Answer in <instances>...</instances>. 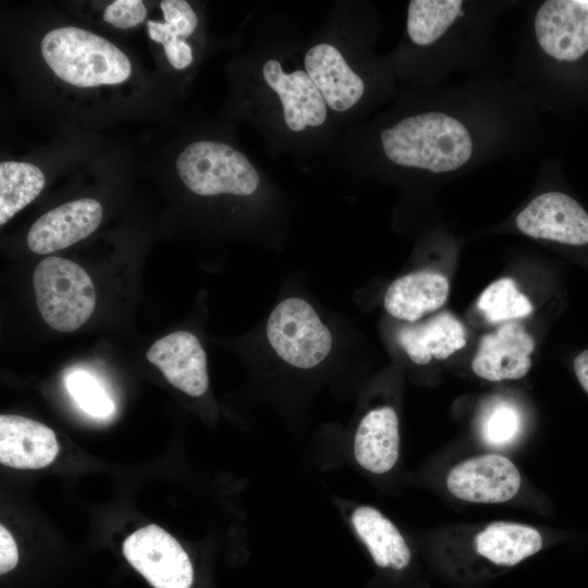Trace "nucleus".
<instances>
[{"instance_id":"f257e3e1","label":"nucleus","mask_w":588,"mask_h":588,"mask_svg":"<svg viewBox=\"0 0 588 588\" xmlns=\"http://www.w3.org/2000/svg\"><path fill=\"white\" fill-rule=\"evenodd\" d=\"M381 143L393 163L434 173L456 170L468 161L473 151L467 128L455 118L441 112L401 120L382 131Z\"/></svg>"},{"instance_id":"f03ea898","label":"nucleus","mask_w":588,"mask_h":588,"mask_svg":"<svg viewBox=\"0 0 588 588\" xmlns=\"http://www.w3.org/2000/svg\"><path fill=\"white\" fill-rule=\"evenodd\" d=\"M40 49L52 72L77 87L120 84L132 72L128 58L117 46L78 27L68 26L48 32Z\"/></svg>"},{"instance_id":"7ed1b4c3","label":"nucleus","mask_w":588,"mask_h":588,"mask_svg":"<svg viewBox=\"0 0 588 588\" xmlns=\"http://www.w3.org/2000/svg\"><path fill=\"white\" fill-rule=\"evenodd\" d=\"M33 285L42 319L58 331L78 329L95 309L94 283L87 272L72 260L45 258L34 271Z\"/></svg>"},{"instance_id":"20e7f679","label":"nucleus","mask_w":588,"mask_h":588,"mask_svg":"<svg viewBox=\"0 0 588 588\" xmlns=\"http://www.w3.org/2000/svg\"><path fill=\"white\" fill-rule=\"evenodd\" d=\"M176 170L185 186L200 196H248L259 185V175L248 159L224 143L189 144L180 154Z\"/></svg>"},{"instance_id":"39448f33","label":"nucleus","mask_w":588,"mask_h":588,"mask_svg":"<svg viewBox=\"0 0 588 588\" xmlns=\"http://www.w3.org/2000/svg\"><path fill=\"white\" fill-rule=\"evenodd\" d=\"M267 339L278 356L291 366L309 369L332 348V335L306 301L289 297L279 303L267 321Z\"/></svg>"},{"instance_id":"423d86ee","label":"nucleus","mask_w":588,"mask_h":588,"mask_svg":"<svg viewBox=\"0 0 588 588\" xmlns=\"http://www.w3.org/2000/svg\"><path fill=\"white\" fill-rule=\"evenodd\" d=\"M127 562L154 588H191L193 565L176 539L150 524L131 534L123 542Z\"/></svg>"},{"instance_id":"0eeeda50","label":"nucleus","mask_w":588,"mask_h":588,"mask_svg":"<svg viewBox=\"0 0 588 588\" xmlns=\"http://www.w3.org/2000/svg\"><path fill=\"white\" fill-rule=\"evenodd\" d=\"M522 477L514 463L501 454H482L455 465L446 488L455 498L474 503H502L519 491Z\"/></svg>"},{"instance_id":"6e6552de","label":"nucleus","mask_w":588,"mask_h":588,"mask_svg":"<svg viewBox=\"0 0 588 588\" xmlns=\"http://www.w3.org/2000/svg\"><path fill=\"white\" fill-rule=\"evenodd\" d=\"M518 230L534 238L588 244V213L571 196L549 192L535 197L516 217Z\"/></svg>"},{"instance_id":"1a4fd4ad","label":"nucleus","mask_w":588,"mask_h":588,"mask_svg":"<svg viewBox=\"0 0 588 588\" xmlns=\"http://www.w3.org/2000/svg\"><path fill=\"white\" fill-rule=\"evenodd\" d=\"M535 32L542 50L560 61L588 51V0H549L539 8Z\"/></svg>"},{"instance_id":"9d476101","label":"nucleus","mask_w":588,"mask_h":588,"mask_svg":"<svg viewBox=\"0 0 588 588\" xmlns=\"http://www.w3.org/2000/svg\"><path fill=\"white\" fill-rule=\"evenodd\" d=\"M102 207L93 198H79L51 209L30 226L27 244L46 255L84 240L100 224Z\"/></svg>"},{"instance_id":"9b49d317","label":"nucleus","mask_w":588,"mask_h":588,"mask_svg":"<svg viewBox=\"0 0 588 588\" xmlns=\"http://www.w3.org/2000/svg\"><path fill=\"white\" fill-rule=\"evenodd\" d=\"M164 378L176 389L191 396H200L208 390L206 353L191 332L175 331L157 340L146 353Z\"/></svg>"},{"instance_id":"f8f14e48","label":"nucleus","mask_w":588,"mask_h":588,"mask_svg":"<svg viewBox=\"0 0 588 588\" xmlns=\"http://www.w3.org/2000/svg\"><path fill=\"white\" fill-rule=\"evenodd\" d=\"M534 348V339L523 326L506 323L480 339L471 369L488 381L520 379L531 367Z\"/></svg>"},{"instance_id":"ddd939ff","label":"nucleus","mask_w":588,"mask_h":588,"mask_svg":"<svg viewBox=\"0 0 588 588\" xmlns=\"http://www.w3.org/2000/svg\"><path fill=\"white\" fill-rule=\"evenodd\" d=\"M262 75L278 94L290 130L301 132L326 121L327 103L306 71L285 73L277 60L270 59L264 64Z\"/></svg>"},{"instance_id":"4468645a","label":"nucleus","mask_w":588,"mask_h":588,"mask_svg":"<svg viewBox=\"0 0 588 588\" xmlns=\"http://www.w3.org/2000/svg\"><path fill=\"white\" fill-rule=\"evenodd\" d=\"M59 453L54 432L46 425L17 415L0 416V463L16 469H39Z\"/></svg>"},{"instance_id":"2eb2a0df","label":"nucleus","mask_w":588,"mask_h":588,"mask_svg":"<svg viewBox=\"0 0 588 588\" xmlns=\"http://www.w3.org/2000/svg\"><path fill=\"white\" fill-rule=\"evenodd\" d=\"M306 73L317 86L327 106L345 111L362 98L363 79L348 66L341 52L328 44L311 47L304 60Z\"/></svg>"},{"instance_id":"dca6fc26","label":"nucleus","mask_w":588,"mask_h":588,"mask_svg":"<svg viewBox=\"0 0 588 588\" xmlns=\"http://www.w3.org/2000/svg\"><path fill=\"white\" fill-rule=\"evenodd\" d=\"M450 292L445 275L432 270H419L394 280L383 297L385 310L394 318L416 322L441 308Z\"/></svg>"},{"instance_id":"f3484780","label":"nucleus","mask_w":588,"mask_h":588,"mask_svg":"<svg viewBox=\"0 0 588 588\" xmlns=\"http://www.w3.org/2000/svg\"><path fill=\"white\" fill-rule=\"evenodd\" d=\"M399 418L390 406L369 411L360 420L354 438V455L358 465L372 473L391 470L399 458Z\"/></svg>"},{"instance_id":"a211bd4d","label":"nucleus","mask_w":588,"mask_h":588,"mask_svg":"<svg viewBox=\"0 0 588 588\" xmlns=\"http://www.w3.org/2000/svg\"><path fill=\"white\" fill-rule=\"evenodd\" d=\"M396 340L412 362L426 365L445 359L466 344V332L451 313H440L426 321L401 327Z\"/></svg>"},{"instance_id":"6ab92c4d","label":"nucleus","mask_w":588,"mask_h":588,"mask_svg":"<svg viewBox=\"0 0 588 588\" xmlns=\"http://www.w3.org/2000/svg\"><path fill=\"white\" fill-rule=\"evenodd\" d=\"M355 532L380 567L403 569L411 562V550L395 525L372 506H358L351 515Z\"/></svg>"},{"instance_id":"aec40b11","label":"nucleus","mask_w":588,"mask_h":588,"mask_svg":"<svg viewBox=\"0 0 588 588\" xmlns=\"http://www.w3.org/2000/svg\"><path fill=\"white\" fill-rule=\"evenodd\" d=\"M474 546L478 554L492 563L513 566L539 552L543 540L534 527L495 522L476 535Z\"/></svg>"},{"instance_id":"412c9836","label":"nucleus","mask_w":588,"mask_h":588,"mask_svg":"<svg viewBox=\"0 0 588 588\" xmlns=\"http://www.w3.org/2000/svg\"><path fill=\"white\" fill-rule=\"evenodd\" d=\"M45 175L28 162L0 163V224L30 204L42 191Z\"/></svg>"},{"instance_id":"4be33fe9","label":"nucleus","mask_w":588,"mask_h":588,"mask_svg":"<svg viewBox=\"0 0 588 588\" xmlns=\"http://www.w3.org/2000/svg\"><path fill=\"white\" fill-rule=\"evenodd\" d=\"M460 0H413L408 4L407 33L416 45L427 46L441 37L461 14Z\"/></svg>"},{"instance_id":"5701e85b","label":"nucleus","mask_w":588,"mask_h":588,"mask_svg":"<svg viewBox=\"0 0 588 588\" xmlns=\"http://www.w3.org/2000/svg\"><path fill=\"white\" fill-rule=\"evenodd\" d=\"M478 308L491 323L527 317L532 313L530 301L520 293L511 278L491 283L480 295Z\"/></svg>"},{"instance_id":"b1692460","label":"nucleus","mask_w":588,"mask_h":588,"mask_svg":"<svg viewBox=\"0 0 588 588\" xmlns=\"http://www.w3.org/2000/svg\"><path fill=\"white\" fill-rule=\"evenodd\" d=\"M522 414L510 401L498 399L481 412L478 422L480 439L491 448L513 443L522 431Z\"/></svg>"},{"instance_id":"393cba45","label":"nucleus","mask_w":588,"mask_h":588,"mask_svg":"<svg viewBox=\"0 0 588 588\" xmlns=\"http://www.w3.org/2000/svg\"><path fill=\"white\" fill-rule=\"evenodd\" d=\"M65 385L77 405L88 415L107 418L114 404L99 380L86 370H74L65 378Z\"/></svg>"},{"instance_id":"a878e982","label":"nucleus","mask_w":588,"mask_h":588,"mask_svg":"<svg viewBox=\"0 0 588 588\" xmlns=\"http://www.w3.org/2000/svg\"><path fill=\"white\" fill-rule=\"evenodd\" d=\"M164 23L147 22L148 33H160L177 38L188 37L196 29L198 20L191 4L184 0L160 2Z\"/></svg>"},{"instance_id":"bb28decb","label":"nucleus","mask_w":588,"mask_h":588,"mask_svg":"<svg viewBox=\"0 0 588 588\" xmlns=\"http://www.w3.org/2000/svg\"><path fill=\"white\" fill-rule=\"evenodd\" d=\"M147 11L142 0H115L103 12V20L114 27L126 29L144 22Z\"/></svg>"},{"instance_id":"cd10ccee","label":"nucleus","mask_w":588,"mask_h":588,"mask_svg":"<svg viewBox=\"0 0 588 588\" xmlns=\"http://www.w3.org/2000/svg\"><path fill=\"white\" fill-rule=\"evenodd\" d=\"M149 37L164 48L166 57L170 64L182 70L187 68L193 61V53L189 45L183 39L160 33H148Z\"/></svg>"},{"instance_id":"c85d7f7f","label":"nucleus","mask_w":588,"mask_h":588,"mask_svg":"<svg viewBox=\"0 0 588 588\" xmlns=\"http://www.w3.org/2000/svg\"><path fill=\"white\" fill-rule=\"evenodd\" d=\"M19 561L17 547L13 536L3 526H0V573L5 574L13 569Z\"/></svg>"},{"instance_id":"c756f323","label":"nucleus","mask_w":588,"mask_h":588,"mask_svg":"<svg viewBox=\"0 0 588 588\" xmlns=\"http://www.w3.org/2000/svg\"><path fill=\"white\" fill-rule=\"evenodd\" d=\"M573 367L579 384L588 394V350L575 357Z\"/></svg>"}]
</instances>
